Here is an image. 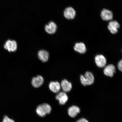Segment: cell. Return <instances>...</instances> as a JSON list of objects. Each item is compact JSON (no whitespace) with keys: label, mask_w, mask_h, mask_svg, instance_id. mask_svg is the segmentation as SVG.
Here are the masks:
<instances>
[{"label":"cell","mask_w":122,"mask_h":122,"mask_svg":"<svg viewBox=\"0 0 122 122\" xmlns=\"http://www.w3.org/2000/svg\"><path fill=\"white\" fill-rule=\"evenodd\" d=\"M115 67L112 65H109L107 66L104 70V73L107 76L112 77L115 72Z\"/></svg>","instance_id":"10"},{"label":"cell","mask_w":122,"mask_h":122,"mask_svg":"<svg viewBox=\"0 0 122 122\" xmlns=\"http://www.w3.org/2000/svg\"><path fill=\"white\" fill-rule=\"evenodd\" d=\"M75 51L81 53H84L86 51V48L84 44L83 43H76L74 47Z\"/></svg>","instance_id":"15"},{"label":"cell","mask_w":122,"mask_h":122,"mask_svg":"<svg viewBox=\"0 0 122 122\" xmlns=\"http://www.w3.org/2000/svg\"><path fill=\"white\" fill-rule=\"evenodd\" d=\"M61 85L62 90L65 92H69L72 89V85L71 83L66 80L62 81Z\"/></svg>","instance_id":"12"},{"label":"cell","mask_w":122,"mask_h":122,"mask_svg":"<svg viewBox=\"0 0 122 122\" xmlns=\"http://www.w3.org/2000/svg\"><path fill=\"white\" fill-rule=\"evenodd\" d=\"M36 112L40 116L44 117L47 114L46 110L43 104L38 106L36 109Z\"/></svg>","instance_id":"16"},{"label":"cell","mask_w":122,"mask_h":122,"mask_svg":"<svg viewBox=\"0 0 122 122\" xmlns=\"http://www.w3.org/2000/svg\"><path fill=\"white\" fill-rule=\"evenodd\" d=\"M56 98L59 101L60 104L62 105L65 104L68 99V96L65 92H61L59 93L56 96Z\"/></svg>","instance_id":"8"},{"label":"cell","mask_w":122,"mask_h":122,"mask_svg":"<svg viewBox=\"0 0 122 122\" xmlns=\"http://www.w3.org/2000/svg\"><path fill=\"white\" fill-rule=\"evenodd\" d=\"M57 29V26L54 22H51L45 26L46 31L49 34H53L56 32Z\"/></svg>","instance_id":"7"},{"label":"cell","mask_w":122,"mask_h":122,"mask_svg":"<svg viewBox=\"0 0 122 122\" xmlns=\"http://www.w3.org/2000/svg\"><path fill=\"white\" fill-rule=\"evenodd\" d=\"M2 122H15L14 120L10 119L7 116H5Z\"/></svg>","instance_id":"17"},{"label":"cell","mask_w":122,"mask_h":122,"mask_svg":"<svg viewBox=\"0 0 122 122\" xmlns=\"http://www.w3.org/2000/svg\"><path fill=\"white\" fill-rule=\"evenodd\" d=\"M76 122H89L86 119L84 118H82L80 119L77 120Z\"/></svg>","instance_id":"19"},{"label":"cell","mask_w":122,"mask_h":122,"mask_svg":"<svg viewBox=\"0 0 122 122\" xmlns=\"http://www.w3.org/2000/svg\"><path fill=\"white\" fill-rule=\"evenodd\" d=\"M49 88L50 90L52 92L57 93L60 91L61 85L58 82L52 81L50 83Z\"/></svg>","instance_id":"13"},{"label":"cell","mask_w":122,"mask_h":122,"mask_svg":"<svg viewBox=\"0 0 122 122\" xmlns=\"http://www.w3.org/2000/svg\"><path fill=\"white\" fill-rule=\"evenodd\" d=\"M118 68L119 70L122 72V60H120L118 62Z\"/></svg>","instance_id":"18"},{"label":"cell","mask_w":122,"mask_h":122,"mask_svg":"<svg viewBox=\"0 0 122 122\" xmlns=\"http://www.w3.org/2000/svg\"><path fill=\"white\" fill-rule=\"evenodd\" d=\"M4 47L5 49L10 52H15L17 49V44L16 41L9 40L6 42Z\"/></svg>","instance_id":"2"},{"label":"cell","mask_w":122,"mask_h":122,"mask_svg":"<svg viewBox=\"0 0 122 122\" xmlns=\"http://www.w3.org/2000/svg\"><path fill=\"white\" fill-rule=\"evenodd\" d=\"M80 109L78 107L73 106L69 108L68 113L70 116L74 118L80 112Z\"/></svg>","instance_id":"11"},{"label":"cell","mask_w":122,"mask_h":122,"mask_svg":"<svg viewBox=\"0 0 122 122\" xmlns=\"http://www.w3.org/2000/svg\"><path fill=\"white\" fill-rule=\"evenodd\" d=\"M38 55L39 59L43 62L47 61L49 58V53L45 50H40L38 52Z\"/></svg>","instance_id":"14"},{"label":"cell","mask_w":122,"mask_h":122,"mask_svg":"<svg viewBox=\"0 0 122 122\" xmlns=\"http://www.w3.org/2000/svg\"><path fill=\"white\" fill-rule=\"evenodd\" d=\"M95 61L96 64L97 66L100 68H102L106 66V59L102 55H98L95 58Z\"/></svg>","instance_id":"6"},{"label":"cell","mask_w":122,"mask_h":122,"mask_svg":"<svg viewBox=\"0 0 122 122\" xmlns=\"http://www.w3.org/2000/svg\"><path fill=\"white\" fill-rule=\"evenodd\" d=\"M120 27V25L117 21H111L108 26V29L113 34H115L118 32V29Z\"/></svg>","instance_id":"3"},{"label":"cell","mask_w":122,"mask_h":122,"mask_svg":"<svg viewBox=\"0 0 122 122\" xmlns=\"http://www.w3.org/2000/svg\"><path fill=\"white\" fill-rule=\"evenodd\" d=\"M64 16L66 19H72L75 17L76 12L74 9L71 7L67 8L64 13Z\"/></svg>","instance_id":"5"},{"label":"cell","mask_w":122,"mask_h":122,"mask_svg":"<svg viewBox=\"0 0 122 122\" xmlns=\"http://www.w3.org/2000/svg\"><path fill=\"white\" fill-rule=\"evenodd\" d=\"M101 16L103 20L106 21L112 20L113 18L112 12L106 9H103L102 10Z\"/></svg>","instance_id":"4"},{"label":"cell","mask_w":122,"mask_h":122,"mask_svg":"<svg viewBox=\"0 0 122 122\" xmlns=\"http://www.w3.org/2000/svg\"><path fill=\"white\" fill-rule=\"evenodd\" d=\"M94 79L92 73L88 71L85 73L84 76L81 75L80 76L81 83L84 86L92 84L94 83Z\"/></svg>","instance_id":"1"},{"label":"cell","mask_w":122,"mask_h":122,"mask_svg":"<svg viewBox=\"0 0 122 122\" xmlns=\"http://www.w3.org/2000/svg\"><path fill=\"white\" fill-rule=\"evenodd\" d=\"M44 81L43 77L41 76H38L36 77L33 78L32 81V84L34 87L38 88L41 86Z\"/></svg>","instance_id":"9"}]
</instances>
